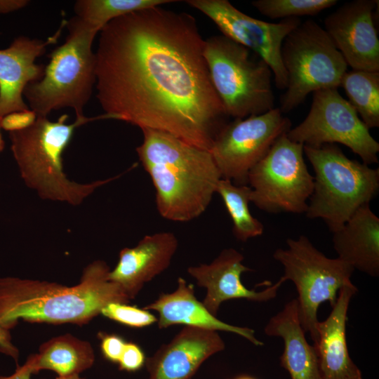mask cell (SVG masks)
Segmentation results:
<instances>
[{
    "label": "cell",
    "instance_id": "cell-1",
    "mask_svg": "<svg viewBox=\"0 0 379 379\" xmlns=\"http://www.w3.org/2000/svg\"><path fill=\"white\" fill-rule=\"evenodd\" d=\"M204 44L193 16L161 6L107 23L95 53L96 98L106 119L209 151L230 117L213 86Z\"/></svg>",
    "mask_w": 379,
    "mask_h": 379
},
{
    "label": "cell",
    "instance_id": "cell-2",
    "mask_svg": "<svg viewBox=\"0 0 379 379\" xmlns=\"http://www.w3.org/2000/svg\"><path fill=\"white\" fill-rule=\"evenodd\" d=\"M142 132L136 152L154 187L160 215L175 222L200 216L222 178L211 152L167 133L149 128Z\"/></svg>",
    "mask_w": 379,
    "mask_h": 379
},
{
    "label": "cell",
    "instance_id": "cell-3",
    "mask_svg": "<svg viewBox=\"0 0 379 379\" xmlns=\"http://www.w3.org/2000/svg\"><path fill=\"white\" fill-rule=\"evenodd\" d=\"M109 271L104 261L91 262L73 286L15 277L0 279V326L10 330L19 319L83 325L110 302H128L123 289L109 280Z\"/></svg>",
    "mask_w": 379,
    "mask_h": 379
},
{
    "label": "cell",
    "instance_id": "cell-4",
    "mask_svg": "<svg viewBox=\"0 0 379 379\" xmlns=\"http://www.w3.org/2000/svg\"><path fill=\"white\" fill-rule=\"evenodd\" d=\"M104 119L103 114L84 116L67 124V114L55 121L37 117L29 127L8 132L11 149L25 183L43 199L77 206L96 189L120 176L81 184L70 180L63 171L62 154L76 128Z\"/></svg>",
    "mask_w": 379,
    "mask_h": 379
},
{
    "label": "cell",
    "instance_id": "cell-5",
    "mask_svg": "<svg viewBox=\"0 0 379 379\" xmlns=\"http://www.w3.org/2000/svg\"><path fill=\"white\" fill-rule=\"evenodd\" d=\"M65 42L49 55L40 81L28 84L23 93L37 117L70 107L76 118L84 117V108L95 86V54L92 44L98 29L74 16L66 21Z\"/></svg>",
    "mask_w": 379,
    "mask_h": 379
},
{
    "label": "cell",
    "instance_id": "cell-6",
    "mask_svg": "<svg viewBox=\"0 0 379 379\" xmlns=\"http://www.w3.org/2000/svg\"><path fill=\"white\" fill-rule=\"evenodd\" d=\"M303 152L315 174L306 215L334 232L377 194L379 169L347 158L335 144L303 145Z\"/></svg>",
    "mask_w": 379,
    "mask_h": 379
},
{
    "label": "cell",
    "instance_id": "cell-7",
    "mask_svg": "<svg viewBox=\"0 0 379 379\" xmlns=\"http://www.w3.org/2000/svg\"><path fill=\"white\" fill-rule=\"evenodd\" d=\"M204 55L229 117L244 119L274 108L272 72L259 55L223 34L205 40Z\"/></svg>",
    "mask_w": 379,
    "mask_h": 379
},
{
    "label": "cell",
    "instance_id": "cell-8",
    "mask_svg": "<svg viewBox=\"0 0 379 379\" xmlns=\"http://www.w3.org/2000/svg\"><path fill=\"white\" fill-rule=\"evenodd\" d=\"M281 60L288 83L280 97L281 112L288 113L317 91L338 88L347 64L333 41L317 22L307 20L283 41Z\"/></svg>",
    "mask_w": 379,
    "mask_h": 379
},
{
    "label": "cell",
    "instance_id": "cell-9",
    "mask_svg": "<svg viewBox=\"0 0 379 379\" xmlns=\"http://www.w3.org/2000/svg\"><path fill=\"white\" fill-rule=\"evenodd\" d=\"M286 244L288 248L277 249L273 258L282 264L284 280L291 281L296 288L301 326L315 343L318 308L326 301L331 307L335 305L339 290L352 284L354 269L338 258L326 257L304 235L287 239Z\"/></svg>",
    "mask_w": 379,
    "mask_h": 379
},
{
    "label": "cell",
    "instance_id": "cell-10",
    "mask_svg": "<svg viewBox=\"0 0 379 379\" xmlns=\"http://www.w3.org/2000/svg\"><path fill=\"white\" fill-rule=\"evenodd\" d=\"M285 133L249 171L251 202L268 213H306L314 186L303 157V145Z\"/></svg>",
    "mask_w": 379,
    "mask_h": 379
},
{
    "label": "cell",
    "instance_id": "cell-11",
    "mask_svg": "<svg viewBox=\"0 0 379 379\" xmlns=\"http://www.w3.org/2000/svg\"><path fill=\"white\" fill-rule=\"evenodd\" d=\"M286 135L293 142L310 147L340 143L367 165L378 162V142L338 88L314 92L307 117Z\"/></svg>",
    "mask_w": 379,
    "mask_h": 379
},
{
    "label": "cell",
    "instance_id": "cell-12",
    "mask_svg": "<svg viewBox=\"0 0 379 379\" xmlns=\"http://www.w3.org/2000/svg\"><path fill=\"white\" fill-rule=\"evenodd\" d=\"M291 128L279 107L263 114L229 121L209 150L222 178L247 185L249 171L268 152L276 140Z\"/></svg>",
    "mask_w": 379,
    "mask_h": 379
},
{
    "label": "cell",
    "instance_id": "cell-13",
    "mask_svg": "<svg viewBox=\"0 0 379 379\" xmlns=\"http://www.w3.org/2000/svg\"><path fill=\"white\" fill-rule=\"evenodd\" d=\"M203 13L222 34L259 55L270 67L276 87L286 88L288 77L281 60V46L287 35L302 22L298 18L268 22L252 18L227 0H188Z\"/></svg>",
    "mask_w": 379,
    "mask_h": 379
},
{
    "label": "cell",
    "instance_id": "cell-14",
    "mask_svg": "<svg viewBox=\"0 0 379 379\" xmlns=\"http://www.w3.org/2000/svg\"><path fill=\"white\" fill-rule=\"evenodd\" d=\"M378 0L346 2L327 15L324 30L348 66L379 72V39L375 25Z\"/></svg>",
    "mask_w": 379,
    "mask_h": 379
},
{
    "label": "cell",
    "instance_id": "cell-15",
    "mask_svg": "<svg viewBox=\"0 0 379 379\" xmlns=\"http://www.w3.org/2000/svg\"><path fill=\"white\" fill-rule=\"evenodd\" d=\"M243 260L244 255L238 251L227 248L209 264L188 267V274L197 280V285L206 289L202 303L214 316L220 305L228 300L246 299L263 302L274 299L286 281L281 277L276 284H270L262 291L249 290L242 284L241 276L252 270L243 265Z\"/></svg>",
    "mask_w": 379,
    "mask_h": 379
},
{
    "label": "cell",
    "instance_id": "cell-16",
    "mask_svg": "<svg viewBox=\"0 0 379 379\" xmlns=\"http://www.w3.org/2000/svg\"><path fill=\"white\" fill-rule=\"evenodd\" d=\"M66 20L60 29L43 41L18 36L9 47L0 50V118L18 111L29 109L23 100V93L30 83L40 81L45 66L35 62L48 45L57 41Z\"/></svg>",
    "mask_w": 379,
    "mask_h": 379
},
{
    "label": "cell",
    "instance_id": "cell-17",
    "mask_svg": "<svg viewBox=\"0 0 379 379\" xmlns=\"http://www.w3.org/2000/svg\"><path fill=\"white\" fill-rule=\"evenodd\" d=\"M225 347L217 331L185 326L146 359L149 379H191L204 361Z\"/></svg>",
    "mask_w": 379,
    "mask_h": 379
},
{
    "label": "cell",
    "instance_id": "cell-18",
    "mask_svg": "<svg viewBox=\"0 0 379 379\" xmlns=\"http://www.w3.org/2000/svg\"><path fill=\"white\" fill-rule=\"evenodd\" d=\"M178 246V239L173 232L146 235L134 247L121 250L118 262L109 271L108 279L133 299L145 283L168 267Z\"/></svg>",
    "mask_w": 379,
    "mask_h": 379
},
{
    "label": "cell",
    "instance_id": "cell-19",
    "mask_svg": "<svg viewBox=\"0 0 379 379\" xmlns=\"http://www.w3.org/2000/svg\"><path fill=\"white\" fill-rule=\"evenodd\" d=\"M357 292L353 284L342 287L328 317L317 325V340L313 346L321 379H362L360 369L350 357L346 340L348 307Z\"/></svg>",
    "mask_w": 379,
    "mask_h": 379
},
{
    "label": "cell",
    "instance_id": "cell-20",
    "mask_svg": "<svg viewBox=\"0 0 379 379\" xmlns=\"http://www.w3.org/2000/svg\"><path fill=\"white\" fill-rule=\"evenodd\" d=\"M144 308L157 312L159 328L182 324L215 331H222L237 334L256 346L263 345V343L255 338L254 330L227 324L212 314L197 299L193 285L188 284L182 277L178 279V286L173 292L161 294L155 301Z\"/></svg>",
    "mask_w": 379,
    "mask_h": 379
},
{
    "label": "cell",
    "instance_id": "cell-21",
    "mask_svg": "<svg viewBox=\"0 0 379 379\" xmlns=\"http://www.w3.org/2000/svg\"><path fill=\"white\" fill-rule=\"evenodd\" d=\"M338 258L369 276L379 275V218L369 204L361 206L333 232Z\"/></svg>",
    "mask_w": 379,
    "mask_h": 379
},
{
    "label": "cell",
    "instance_id": "cell-22",
    "mask_svg": "<svg viewBox=\"0 0 379 379\" xmlns=\"http://www.w3.org/2000/svg\"><path fill=\"white\" fill-rule=\"evenodd\" d=\"M264 332L268 336L283 339L284 349L280 365L291 379H321L316 351L307 341L301 326L296 299L288 302L270 318Z\"/></svg>",
    "mask_w": 379,
    "mask_h": 379
},
{
    "label": "cell",
    "instance_id": "cell-23",
    "mask_svg": "<svg viewBox=\"0 0 379 379\" xmlns=\"http://www.w3.org/2000/svg\"><path fill=\"white\" fill-rule=\"evenodd\" d=\"M29 357L34 373L48 369L61 377L79 375L93 365L95 358L89 343L69 334L51 338Z\"/></svg>",
    "mask_w": 379,
    "mask_h": 379
},
{
    "label": "cell",
    "instance_id": "cell-24",
    "mask_svg": "<svg viewBox=\"0 0 379 379\" xmlns=\"http://www.w3.org/2000/svg\"><path fill=\"white\" fill-rule=\"evenodd\" d=\"M340 86L366 126L379 127V72L347 71Z\"/></svg>",
    "mask_w": 379,
    "mask_h": 379
},
{
    "label": "cell",
    "instance_id": "cell-25",
    "mask_svg": "<svg viewBox=\"0 0 379 379\" xmlns=\"http://www.w3.org/2000/svg\"><path fill=\"white\" fill-rule=\"evenodd\" d=\"M251 191L247 185H237L224 178L219 180L216 188L232 218L233 234L241 241L260 236L264 230L262 222L251 215L248 208Z\"/></svg>",
    "mask_w": 379,
    "mask_h": 379
},
{
    "label": "cell",
    "instance_id": "cell-26",
    "mask_svg": "<svg viewBox=\"0 0 379 379\" xmlns=\"http://www.w3.org/2000/svg\"><path fill=\"white\" fill-rule=\"evenodd\" d=\"M174 0H78L76 16L100 31L110 21L128 13L177 2Z\"/></svg>",
    "mask_w": 379,
    "mask_h": 379
},
{
    "label": "cell",
    "instance_id": "cell-27",
    "mask_svg": "<svg viewBox=\"0 0 379 379\" xmlns=\"http://www.w3.org/2000/svg\"><path fill=\"white\" fill-rule=\"evenodd\" d=\"M338 2L336 0H255L251 4L268 18L283 20L314 16Z\"/></svg>",
    "mask_w": 379,
    "mask_h": 379
},
{
    "label": "cell",
    "instance_id": "cell-28",
    "mask_svg": "<svg viewBox=\"0 0 379 379\" xmlns=\"http://www.w3.org/2000/svg\"><path fill=\"white\" fill-rule=\"evenodd\" d=\"M100 314L121 324L142 328L157 321V318L149 310L128 305L124 302H113L107 304Z\"/></svg>",
    "mask_w": 379,
    "mask_h": 379
},
{
    "label": "cell",
    "instance_id": "cell-29",
    "mask_svg": "<svg viewBox=\"0 0 379 379\" xmlns=\"http://www.w3.org/2000/svg\"><path fill=\"white\" fill-rule=\"evenodd\" d=\"M145 361L142 349L133 342H126L118 364L121 371H136L145 364Z\"/></svg>",
    "mask_w": 379,
    "mask_h": 379
},
{
    "label": "cell",
    "instance_id": "cell-30",
    "mask_svg": "<svg viewBox=\"0 0 379 379\" xmlns=\"http://www.w3.org/2000/svg\"><path fill=\"white\" fill-rule=\"evenodd\" d=\"M36 117L31 109L13 112L1 118V128L8 132L24 130L32 125Z\"/></svg>",
    "mask_w": 379,
    "mask_h": 379
},
{
    "label": "cell",
    "instance_id": "cell-31",
    "mask_svg": "<svg viewBox=\"0 0 379 379\" xmlns=\"http://www.w3.org/2000/svg\"><path fill=\"white\" fill-rule=\"evenodd\" d=\"M101 340V350L105 358L112 362L118 363L126 341L121 336L114 334L99 333Z\"/></svg>",
    "mask_w": 379,
    "mask_h": 379
},
{
    "label": "cell",
    "instance_id": "cell-32",
    "mask_svg": "<svg viewBox=\"0 0 379 379\" xmlns=\"http://www.w3.org/2000/svg\"><path fill=\"white\" fill-rule=\"evenodd\" d=\"M0 352L5 353L18 361V350L11 343V333L8 329L0 326Z\"/></svg>",
    "mask_w": 379,
    "mask_h": 379
},
{
    "label": "cell",
    "instance_id": "cell-33",
    "mask_svg": "<svg viewBox=\"0 0 379 379\" xmlns=\"http://www.w3.org/2000/svg\"><path fill=\"white\" fill-rule=\"evenodd\" d=\"M34 373L32 361L28 357L26 362L21 366H18L16 371L10 376H0V379H30L31 375Z\"/></svg>",
    "mask_w": 379,
    "mask_h": 379
},
{
    "label": "cell",
    "instance_id": "cell-34",
    "mask_svg": "<svg viewBox=\"0 0 379 379\" xmlns=\"http://www.w3.org/2000/svg\"><path fill=\"white\" fill-rule=\"evenodd\" d=\"M29 2L27 0H0V14L21 9L26 6Z\"/></svg>",
    "mask_w": 379,
    "mask_h": 379
},
{
    "label": "cell",
    "instance_id": "cell-35",
    "mask_svg": "<svg viewBox=\"0 0 379 379\" xmlns=\"http://www.w3.org/2000/svg\"><path fill=\"white\" fill-rule=\"evenodd\" d=\"M56 379H83L81 378L79 375H69V376H65V377H61L58 376L56 378Z\"/></svg>",
    "mask_w": 379,
    "mask_h": 379
},
{
    "label": "cell",
    "instance_id": "cell-36",
    "mask_svg": "<svg viewBox=\"0 0 379 379\" xmlns=\"http://www.w3.org/2000/svg\"><path fill=\"white\" fill-rule=\"evenodd\" d=\"M1 118H0V129H1ZM4 141L0 133V152H1L4 149Z\"/></svg>",
    "mask_w": 379,
    "mask_h": 379
},
{
    "label": "cell",
    "instance_id": "cell-37",
    "mask_svg": "<svg viewBox=\"0 0 379 379\" xmlns=\"http://www.w3.org/2000/svg\"><path fill=\"white\" fill-rule=\"evenodd\" d=\"M234 379H255V378L251 377L249 375H239L235 378Z\"/></svg>",
    "mask_w": 379,
    "mask_h": 379
}]
</instances>
